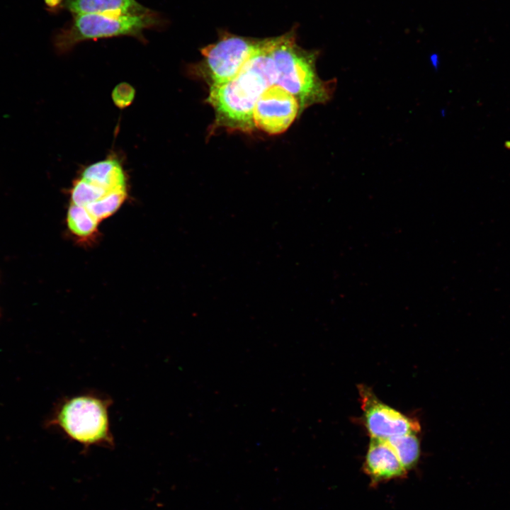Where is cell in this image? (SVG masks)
<instances>
[{
  "label": "cell",
  "instance_id": "6da1fadb",
  "mask_svg": "<svg viewBox=\"0 0 510 510\" xmlns=\"http://www.w3.org/2000/svg\"><path fill=\"white\" fill-rule=\"evenodd\" d=\"M272 38L261 47L228 81L210 87L207 102L215 110L214 129L250 132L255 128L253 112L261 94L276 84V72L271 54Z\"/></svg>",
  "mask_w": 510,
  "mask_h": 510
},
{
  "label": "cell",
  "instance_id": "7a4b0ae2",
  "mask_svg": "<svg viewBox=\"0 0 510 510\" xmlns=\"http://www.w3.org/2000/svg\"><path fill=\"white\" fill-rule=\"evenodd\" d=\"M295 33L272 38L271 54L277 84L298 101L300 113L307 108L325 103L333 97L336 80H322L316 69L317 52L303 50L297 43Z\"/></svg>",
  "mask_w": 510,
  "mask_h": 510
},
{
  "label": "cell",
  "instance_id": "3957f363",
  "mask_svg": "<svg viewBox=\"0 0 510 510\" xmlns=\"http://www.w3.org/2000/svg\"><path fill=\"white\" fill-rule=\"evenodd\" d=\"M112 404L110 397L96 391L74 395L62 402L52 423L85 449L113 448L115 439L109 415Z\"/></svg>",
  "mask_w": 510,
  "mask_h": 510
},
{
  "label": "cell",
  "instance_id": "277c9868",
  "mask_svg": "<svg viewBox=\"0 0 510 510\" xmlns=\"http://www.w3.org/2000/svg\"><path fill=\"white\" fill-rule=\"evenodd\" d=\"M162 24L159 13L152 10L140 15L76 14L56 34L54 44L57 52L65 53L81 42L101 38L131 36L144 42L143 31Z\"/></svg>",
  "mask_w": 510,
  "mask_h": 510
},
{
  "label": "cell",
  "instance_id": "5b68a950",
  "mask_svg": "<svg viewBox=\"0 0 510 510\" xmlns=\"http://www.w3.org/2000/svg\"><path fill=\"white\" fill-rule=\"evenodd\" d=\"M264 41L222 33L217 41L201 49L203 60L189 67V74L203 79L210 87L222 84L238 74Z\"/></svg>",
  "mask_w": 510,
  "mask_h": 510
},
{
  "label": "cell",
  "instance_id": "8992f818",
  "mask_svg": "<svg viewBox=\"0 0 510 510\" xmlns=\"http://www.w3.org/2000/svg\"><path fill=\"white\" fill-rule=\"evenodd\" d=\"M363 422L370 438L387 440L420 430L419 422L380 401L366 385L358 386Z\"/></svg>",
  "mask_w": 510,
  "mask_h": 510
},
{
  "label": "cell",
  "instance_id": "52a82bcc",
  "mask_svg": "<svg viewBox=\"0 0 510 510\" xmlns=\"http://www.w3.org/2000/svg\"><path fill=\"white\" fill-rule=\"evenodd\" d=\"M300 114L297 99L281 86L273 84L259 98L253 112L254 127L269 134L285 132Z\"/></svg>",
  "mask_w": 510,
  "mask_h": 510
},
{
  "label": "cell",
  "instance_id": "ba28073f",
  "mask_svg": "<svg viewBox=\"0 0 510 510\" xmlns=\"http://www.w3.org/2000/svg\"><path fill=\"white\" fill-rule=\"evenodd\" d=\"M363 469L373 486L403 478L407 473L387 442L375 438H370Z\"/></svg>",
  "mask_w": 510,
  "mask_h": 510
},
{
  "label": "cell",
  "instance_id": "9c48e42d",
  "mask_svg": "<svg viewBox=\"0 0 510 510\" xmlns=\"http://www.w3.org/2000/svg\"><path fill=\"white\" fill-rule=\"evenodd\" d=\"M63 6L73 15L88 13L140 15L150 11L136 0H64Z\"/></svg>",
  "mask_w": 510,
  "mask_h": 510
},
{
  "label": "cell",
  "instance_id": "30bf717a",
  "mask_svg": "<svg viewBox=\"0 0 510 510\" xmlns=\"http://www.w3.org/2000/svg\"><path fill=\"white\" fill-rule=\"evenodd\" d=\"M83 179L110 191H127V180L118 159L110 157L86 167L81 174Z\"/></svg>",
  "mask_w": 510,
  "mask_h": 510
},
{
  "label": "cell",
  "instance_id": "8fae6325",
  "mask_svg": "<svg viewBox=\"0 0 510 510\" xmlns=\"http://www.w3.org/2000/svg\"><path fill=\"white\" fill-rule=\"evenodd\" d=\"M416 434L407 433L385 440L407 471L413 469L419 460L420 441Z\"/></svg>",
  "mask_w": 510,
  "mask_h": 510
},
{
  "label": "cell",
  "instance_id": "7c38bea8",
  "mask_svg": "<svg viewBox=\"0 0 510 510\" xmlns=\"http://www.w3.org/2000/svg\"><path fill=\"white\" fill-rule=\"evenodd\" d=\"M67 225L74 234L86 239L97 232L98 222L84 207L71 203L67 212Z\"/></svg>",
  "mask_w": 510,
  "mask_h": 510
},
{
  "label": "cell",
  "instance_id": "4fadbf2b",
  "mask_svg": "<svg viewBox=\"0 0 510 510\" xmlns=\"http://www.w3.org/2000/svg\"><path fill=\"white\" fill-rule=\"evenodd\" d=\"M114 192L117 191H110L96 183L79 178L73 182L70 191L71 201L72 204L86 207Z\"/></svg>",
  "mask_w": 510,
  "mask_h": 510
},
{
  "label": "cell",
  "instance_id": "5bb4252c",
  "mask_svg": "<svg viewBox=\"0 0 510 510\" xmlns=\"http://www.w3.org/2000/svg\"><path fill=\"white\" fill-rule=\"evenodd\" d=\"M127 198V191H117L84 207L98 222L115 213Z\"/></svg>",
  "mask_w": 510,
  "mask_h": 510
},
{
  "label": "cell",
  "instance_id": "9a60e30c",
  "mask_svg": "<svg viewBox=\"0 0 510 510\" xmlns=\"http://www.w3.org/2000/svg\"><path fill=\"white\" fill-rule=\"evenodd\" d=\"M135 94L134 88L127 83L117 85L112 92L114 103L120 108L128 107L132 102Z\"/></svg>",
  "mask_w": 510,
  "mask_h": 510
}]
</instances>
